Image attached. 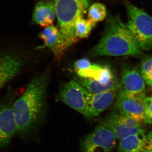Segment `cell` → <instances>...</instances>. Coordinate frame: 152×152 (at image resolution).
I'll list each match as a JSON object with an SVG mask.
<instances>
[{"label":"cell","instance_id":"obj_4","mask_svg":"<svg viewBox=\"0 0 152 152\" xmlns=\"http://www.w3.org/2000/svg\"><path fill=\"white\" fill-rule=\"evenodd\" d=\"M127 27L143 51L152 50V17L128 1Z\"/></svg>","mask_w":152,"mask_h":152},{"label":"cell","instance_id":"obj_3","mask_svg":"<svg viewBox=\"0 0 152 152\" xmlns=\"http://www.w3.org/2000/svg\"><path fill=\"white\" fill-rule=\"evenodd\" d=\"M91 0H54L58 28L67 48L80 39L75 33L77 20L83 17Z\"/></svg>","mask_w":152,"mask_h":152},{"label":"cell","instance_id":"obj_12","mask_svg":"<svg viewBox=\"0 0 152 152\" xmlns=\"http://www.w3.org/2000/svg\"><path fill=\"white\" fill-rule=\"evenodd\" d=\"M39 36L45 45L50 49L56 59L61 61L67 49L63 42L58 28L52 25L46 28Z\"/></svg>","mask_w":152,"mask_h":152},{"label":"cell","instance_id":"obj_20","mask_svg":"<svg viewBox=\"0 0 152 152\" xmlns=\"http://www.w3.org/2000/svg\"><path fill=\"white\" fill-rule=\"evenodd\" d=\"M102 68L103 66L99 65L92 64L90 67L80 71L77 74L80 77L98 80L100 76Z\"/></svg>","mask_w":152,"mask_h":152},{"label":"cell","instance_id":"obj_22","mask_svg":"<svg viewBox=\"0 0 152 152\" xmlns=\"http://www.w3.org/2000/svg\"><path fill=\"white\" fill-rule=\"evenodd\" d=\"M91 65V61L88 59L87 58L80 59L75 63L74 69L75 72L77 73L80 71L83 70L90 67Z\"/></svg>","mask_w":152,"mask_h":152},{"label":"cell","instance_id":"obj_13","mask_svg":"<svg viewBox=\"0 0 152 152\" xmlns=\"http://www.w3.org/2000/svg\"><path fill=\"white\" fill-rule=\"evenodd\" d=\"M120 91H111L99 94L92 93L89 101L87 118L97 117L115 100Z\"/></svg>","mask_w":152,"mask_h":152},{"label":"cell","instance_id":"obj_8","mask_svg":"<svg viewBox=\"0 0 152 152\" xmlns=\"http://www.w3.org/2000/svg\"><path fill=\"white\" fill-rule=\"evenodd\" d=\"M101 124L110 129L121 140L133 134H145V129L137 121L114 110L101 121Z\"/></svg>","mask_w":152,"mask_h":152},{"label":"cell","instance_id":"obj_1","mask_svg":"<svg viewBox=\"0 0 152 152\" xmlns=\"http://www.w3.org/2000/svg\"><path fill=\"white\" fill-rule=\"evenodd\" d=\"M48 78L43 74L32 79L23 94L14 103L17 132L21 136L35 129L44 119Z\"/></svg>","mask_w":152,"mask_h":152},{"label":"cell","instance_id":"obj_7","mask_svg":"<svg viewBox=\"0 0 152 152\" xmlns=\"http://www.w3.org/2000/svg\"><path fill=\"white\" fill-rule=\"evenodd\" d=\"M91 94L77 82L71 81L64 85L59 96L64 103L87 118L89 101Z\"/></svg>","mask_w":152,"mask_h":152},{"label":"cell","instance_id":"obj_11","mask_svg":"<svg viewBox=\"0 0 152 152\" xmlns=\"http://www.w3.org/2000/svg\"><path fill=\"white\" fill-rule=\"evenodd\" d=\"M21 60L7 51H0V91L20 71Z\"/></svg>","mask_w":152,"mask_h":152},{"label":"cell","instance_id":"obj_15","mask_svg":"<svg viewBox=\"0 0 152 152\" xmlns=\"http://www.w3.org/2000/svg\"><path fill=\"white\" fill-rule=\"evenodd\" d=\"M146 134H133L120 140L116 152H144Z\"/></svg>","mask_w":152,"mask_h":152},{"label":"cell","instance_id":"obj_9","mask_svg":"<svg viewBox=\"0 0 152 152\" xmlns=\"http://www.w3.org/2000/svg\"><path fill=\"white\" fill-rule=\"evenodd\" d=\"M13 104L10 95L0 102V148L7 146L17 132Z\"/></svg>","mask_w":152,"mask_h":152},{"label":"cell","instance_id":"obj_10","mask_svg":"<svg viewBox=\"0 0 152 152\" xmlns=\"http://www.w3.org/2000/svg\"><path fill=\"white\" fill-rule=\"evenodd\" d=\"M121 91L130 94H138L145 92V83L140 71L135 66L125 65L121 74Z\"/></svg>","mask_w":152,"mask_h":152},{"label":"cell","instance_id":"obj_23","mask_svg":"<svg viewBox=\"0 0 152 152\" xmlns=\"http://www.w3.org/2000/svg\"><path fill=\"white\" fill-rule=\"evenodd\" d=\"M152 152V130L146 134L144 152Z\"/></svg>","mask_w":152,"mask_h":152},{"label":"cell","instance_id":"obj_18","mask_svg":"<svg viewBox=\"0 0 152 152\" xmlns=\"http://www.w3.org/2000/svg\"><path fill=\"white\" fill-rule=\"evenodd\" d=\"M96 24L94 23L83 17L79 18L75 24L76 36L80 39H84L89 36L92 30L95 27Z\"/></svg>","mask_w":152,"mask_h":152},{"label":"cell","instance_id":"obj_2","mask_svg":"<svg viewBox=\"0 0 152 152\" xmlns=\"http://www.w3.org/2000/svg\"><path fill=\"white\" fill-rule=\"evenodd\" d=\"M89 54L94 57L130 56L138 58L145 56L126 25L111 15L107 19L102 39Z\"/></svg>","mask_w":152,"mask_h":152},{"label":"cell","instance_id":"obj_6","mask_svg":"<svg viewBox=\"0 0 152 152\" xmlns=\"http://www.w3.org/2000/svg\"><path fill=\"white\" fill-rule=\"evenodd\" d=\"M117 137L107 127L100 124L83 139L82 152H111L115 147Z\"/></svg>","mask_w":152,"mask_h":152},{"label":"cell","instance_id":"obj_24","mask_svg":"<svg viewBox=\"0 0 152 152\" xmlns=\"http://www.w3.org/2000/svg\"></svg>","mask_w":152,"mask_h":152},{"label":"cell","instance_id":"obj_17","mask_svg":"<svg viewBox=\"0 0 152 152\" xmlns=\"http://www.w3.org/2000/svg\"><path fill=\"white\" fill-rule=\"evenodd\" d=\"M107 15L105 6L101 3H96L92 4L89 8L88 19L96 24L99 22L104 20Z\"/></svg>","mask_w":152,"mask_h":152},{"label":"cell","instance_id":"obj_21","mask_svg":"<svg viewBox=\"0 0 152 152\" xmlns=\"http://www.w3.org/2000/svg\"><path fill=\"white\" fill-rule=\"evenodd\" d=\"M145 124L152 125V97H148L144 101Z\"/></svg>","mask_w":152,"mask_h":152},{"label":"cell","instance_id":"obj_16","mask_svg":"<svg viewBox=\"0 0 152 152\" xmlns=\"http://www.w3.org/2000/svg\"><path fill=\"white\" fill-rule=\"evenodd\" d=\"M76 82L92 94H99L111 91H120L121 89V83L117 77L107 85L102 84L94 79L80 77L76 78Z\"/></svg>","mask_w":152,"mask_h":152},{"label":"cell","instance_id":"obj_14","mask_svg":"<svg viewBox=\"0 0 152 152\" xmlns=\"http://www.w3.org/2000/svg\"><path fill=\"white\" fill-rule=\"evenodd\" d=\"M56 17L54 1L51 0H41L35 6L32 22L34 23L46 28L53 25Z\"/></svg>","mask_w":152,"mask_h":152},{"label":"cell","instance_id":"obj_19","mask_svg":"<svg viewBox=\"0 0 152 152\" xmlns=\"http://www.w3.org/2000/svg\"><path fill=\"white\" fill-rule=\"evenodd\" d=\"M140 72L146 84L152 86V55L145 57L143 60Z\"/></svg>","mask_w":152,"mask_h":152},{"label":"cell","instance_id":"obj_5","mask_svg":"<svg viewBox=\"0 0 152 152\" xmlns=\"http://www.w3.org/2000/svg\"><path fill=\"white\" fill-rule=\"evenodd\" d=\"M145 93L130 94L120 90L115 100V110L137 121L145 124L144 101Z\"/></svg>","mask_w":152,"mask_h":152}]
</instances>
